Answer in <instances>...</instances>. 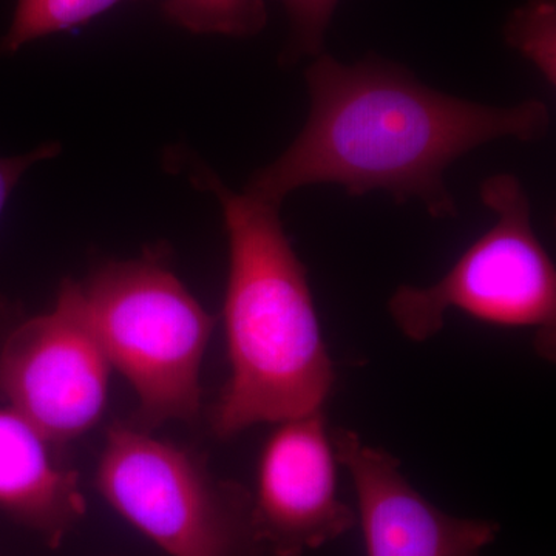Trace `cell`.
Instances as JSON below:
<instances>
[{"label":"cell","mask_w":556,"mask_h":556,"mask_svg":"<svg viewBox=\"0 0 556 556\" xmlns=\"http://www.w3.org/2000/svg\"><path fill=\"white\" fill-rule=\"evenodd\" d=\"M305 83V126L244 188L277 206L298 189L334 185L351 197L383 190L399 204L419 201L433 218H455L445 182L455 161L496 139L535 142L551 130L546 102L493 108L450 97L379 56L343 64L318 54Z\"/></svg>","instance_id":"6da1fadb"},{"label":"cell","mask_w":556,"mask_h":556,"mask_svg":"<svg viewBox=\"0 0 556 556\" xmlns=\"http://www.w3.org/2000/svg\"><path fill=\"white\" fill-rule=\"evenodd\" d=\"M190 172L193 185L217 199L229 241L230 376L212 412V431L229 439L257 424L321 412L334 386V367L308 270L285 232L280 206L233 192L201 164Z\"/></svg>","instance_id":"7a4b0ae2"},{"label":"cell","mask_w":556,"mask_h":556,"mask_svg":"<svg viewBox=\"0 0 556 556\" xmlns=\"http://www.w3.org/2000/svg\"><path fill=\"white\" fill-rule=\"evenodd\" d=\"M94 338L138 397L135 427L197 419L215 318L170 269L163 248L115 260L78 281Z\"/></svg>","instance_id":"3957f363"},{"label":"cell","mask_w":556,"mask_h":556,"mask_svg":"<svg viewBox=\"0 0 556 556\" xmlns=\"http://www.w3.org/2000/svg\"><path fill=\"white\" fill-rule=\"evenodd\" d=\"M496 222L441 280L430 287L401 285L388 313L399 331L426 342L444 327L450 309L486 324L536 329L541 357L556 356V273L532 226V207L515 175L496 174L479 188Z\"/></svg>","instance_id":"277c9868"},{"label":"cell","mask_w":556,"mask_h":556,"mask_svg":"<svg viewBox=\"0 0 556 556\" xmlns=\"http://www.w3.org/2000/svg\"><path fill=\"white\" fill-rule=\"evenodd\" d=\"M97 489L169 556H265L247 486L218 478L204 457L141 428H109Z\"/></svg>","instance_id":"5b68a950"},{"label":"cell","mask_w":556,"mask_h":556,"mask_svg":"<svg viewBox=\"0 0 556 556\" xmlns=\"http://www.w3.org/2000/svg\"><path fill=\"white\" fill-rule=\"evenodd\" d=\"M110 371L84 314L78 281L67 278L54 308L38 316H24L0 299V405L56 447L100 422Z\"/></svg>","instance_id":"8992f818"},{"label":"cell","mask_w":556,"mask_h":556,"mask_svg":"<svg viewBox=\"0 0 556 556\" xmlns=\"http://www.w3.org/2000/svg\"><path fill=\"white\" fill-rule=\"evenodd\" d=\"M324 409L278 424L260 456L254 526L265 556H303L338 540L357 515L338 493Z\"/></svg>","instance_id":"52a82bcc"},{"label":"cell","mask_w":556,"mask_h":556,"mask_svg":"<svg viewBox=\"0 0 556 556\" xmlns=\"http://www.w3.org/2000/svg\"><path fill=\"white\" fill-rule=\"evenodd\" d=\"M329 437L356 489L367 556H482L496 540V522L450 517L409 484L396 457L356 431L336 428Z\"/></svg>","instance_id":"ba28073f"},{"label":"cell","mask_w":556,"mask_h":556,"mask_svg":"<svg viewBox=\"0 0 556 556\" xmlns=\"http://www.w3.org/2000/svg\"><path fill=\"white\" fill-rule=\"evenodd\" d=\"M54 448L25 417L0 405V510L51 548L87 514L79 473L62 466Z\"/></svg>","instance_id":"9c48e42d"},{"label":"cell","mask_w":556,"mask_h":556,"mask_svg":"<svg viewBox=\"0 0 556 556\" xmlns=\"http://www.w3.org/2000/svg\"><path fill=\"white\" fill-rule=\"evenodd\" d=\"M126 0H17L0 53L14 54L33 40L73 30Z\"/></svg>","instance_id":"30bf717a"},{"label":"cell","mask_w":556,"mask_h":556,"mask_svg":"<svg viewBox=\"0 0 556 556\" xmlns=\"http://www.w3.org/2000/svg\"><path fill=\"white\" fill-rule=\"evenodd\" d=\"M163 13L195 35L251 38L268 24L265 0H164Z\"/></svg>","instance_id":"8fae6325"},{"label":"cell","mask_w":556,"mask_h":556,"mask_svg":"<svg viewBox=\"0 0 556 556\" xmlns=\"http://www.w3.org/2000/svg\"><path fill=\"white\" fill-rule=\"evenodd\" d=\"M504 36L547 84L556 86V0H527L511 13Z\"/></svg>","instance_id":"7c38bea8"},{"label":"cell","mask_w":556,"mask_h":556,"mask_svg":"<svg viewBox=\"0 0 556 556\" xmlns=\"http://www.w3.org/2000/svg\"><path fill=\"white\" fill-rule=\"evenodd\" d=\"M291 21V38L285 47L281 61L295 64L305 56L324 53L332 14L339 0H281Z\"/></svg>","instance_id":"4fadbf2b"},{"label":"cell","mask_w":556,"mask_h":556,"mask_svg":"<svg viewBox=\"0 0 556 556\" xmlns=\"http://www.w3.org/2000/svg\"><path fill=\"white\" fill-rule=\"evenodd\" d=\"M62 152V146L56 141L43 142L30 152L16 156L0 159V215L9 201L11 193L20 185L22 177L36 164L56 159Z\"/></svg>","instance_id":"5bb4252c"}]
</instances>
